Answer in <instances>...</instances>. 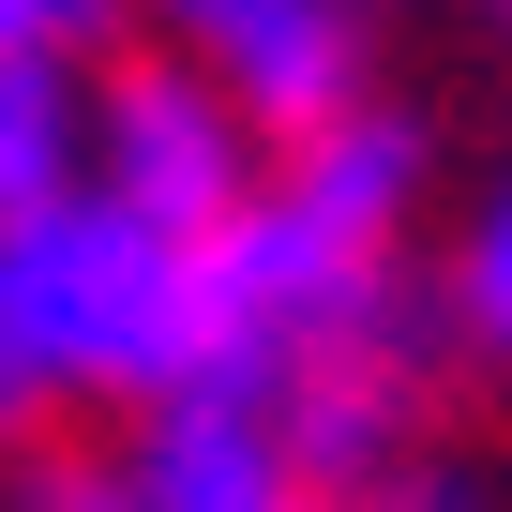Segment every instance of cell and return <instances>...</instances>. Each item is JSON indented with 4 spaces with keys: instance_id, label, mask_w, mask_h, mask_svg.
Returning <instances> with one entry per match:
<instances>
[{
    "instance_id": "30bf717a",
    "label": "cell",
    "mask_w": 512,
    "mask_h": 512,
    "mask_svg": "<svg viewBox=\"0 0 512 512\" xmlns=\"http://www.w3.org/2000/svg\"><path fill=\"white\" fill-rule=\"evenodd\" d=\"M31 407H46V392H31V362H16V332H0V437H16Z\"/></svg>"
},
{
    "instance_id": "3957f363",
    "label": "cell",
    "mask_w": 512,
    "mask_h": 512,
    "mask_svg": "<svg viewBox=\"0 0 512 512\" xmlns=\"http://www.w3.org/2000/svg\"><path fill=\"white\" fill-rule=\"evenodd\" d=\"M181 31V61L256 121V136H302L332 106H362V0H151Z\"/></svg>"
},
{
    "instance_id": "9c48e42d",
    "label": "cell",
    "mask_w": 512,
    "mask_h": 512,
    "mask_svg": "<svg viewBox=\"0 0 512 512\" xmlns=\"http://www.w3.org/2000/svg\"><path fill=\"white\" fill-rule=\"evenodd\" d=\"M16 512H136V482H121V467H31Z\"/></svg>"
},
{
    "instance_id": "8992f818",
    "label": "cell",
    "mask_w": 512,
    "mask_h": 512,
    "mask_svg": "<svg viewBox=\"0 0 512 512\" xmlns=\"http://www.w3.org/2000/svg\"><path fill=\"white\" fill-rule=\"evenodd\" d=\"M76 151H91V91L61 46H0V226L76 196Z\"/></svg>"
},
{
    "instance_id": "7c38bea8",
    "label": "cell",
    "mask_w": 512,
    "mask_h": 512,
    "mask_svg": "<svg viewBox=\"0 0 512 512\" xmlns=\"http://www.w3.org/2000/svg\"><path fill=\"white\" fill-rule=\"evenodd\" d=\"M0 46H16V0H0Z\"/></svg>"
},
{
    "instance_id": "4fadbf2b",
    "label": "cell",
    "mask_w": 512,
    "mask_h": 512,
    "mask_svg": "<svg viewBox=\"0 0 512 512\" xmlns=\"http://www.w3.org/2000/svg\"><path fill=\"white\" fill-rule=\"evenodd\" d=\"M482 16H497V31H512V0H482Z\"/></svg>"
},
{
    "instance_id": "7a4b0ae2",
    "label": "cell",
    "mask_w": 512,
    "mask_h": 512,
    "mask_svg": "<svg viewBox=\"0 0 512 512\" xmlns=\"http://www.w3.org/2000/svg\"><path fill=\"white\" fill-rule=\"evenodd\" d=\"M76 181L121 196V211L166 226V241H211V226L256 196V121L166 46V61H121V76L91 91V151H76Z\"/></svg>"
},
{
    "instance_id": "52a82bcc",
    "label": "cell",
    "mask_w": 512,
    "mask_h": 512,
    "mask_svg": "<svg viewBox=\"0 0 512 512\" xmlns=\"http://www.w3.org/2000/svg\"><path fill=\"white\" fill-rule=\"evenodd\" d=\"M452 332H467L482 362H512V181L482 196V226H467V256H452Z\"/></svg>"
},
{
    "instance_id": "6da1fadb",
    "label": "cell",
    "mask_w": 512,
    "mask_h": 512,
    "mask_svg": "<svg viewBox=\"0 0 512 512\" xmlns=\"http://www.w3.org/2000/svg\"><path fill=\"white\" fill-rule=\"evenodd\" d=\"M0 332H16L31 392H196V241L136 226L121 196H46L0 226Z\"/></svg>"
},
{
    "instance_id": "ba28073f",
    "label": "cell",
    "mask_w": 512,
    "mask_h": 512,
    "mask_svg": "<svg viewBox=\"0 0 512 512\" xmlns=\"http://www.w3.org/2000/svg\"><path fill=\"white\" fill-rule=\"evenodd\" d=\"M121 16H136V0H16V46H61V61H91Z\"/></svg>"
},
{
    "instance_id": "277c9868",
    "label": "cell",
    "mask_w": 512,
    "mask_h": 512,
    "mask_svg": "<svg viewBox=\"0 0 512 512\" xmlns=\"http://www.w3.org/2000/svg\"><path fill=\"white\" fill-rule=\"evenodd\" d=\"M256 181H272L287 211H317L332 241H377V256H392V241H407V196H422V121L362 91V106L302 121V136H287V166H256Z\"/></svg>"
},
{
    "instance_id": "8fae6325",
    "label": "cell",
    "mask_w": 512,
    "mask_h": 512,
    "mask_svg": "<svg viewBox=\"0 0 512 512\" xmlns=\"http://www.w3.org/2000/svg\"><path fill=\"white\" fill-rule=\"evenodd\" d=\"M287 512H362V497H287Z\"/></svg>"
},
{
    "instance_id": "5b68a950",
    "label": "cell",
    "mask_w": 512,
    "mask_h": 512,
    "mask_svg": "<svg viewBox=\"0 0 512 512\" xmlns=\"http://www.w3.org/2000/svg\"><path fill=\"white\" fill-rule=\"evenodd\" d=\"M121 482H136V512H287L302 497L287 452H272V422H256V407H211V392H166Z\"/></svg>"
}]
</instances>
